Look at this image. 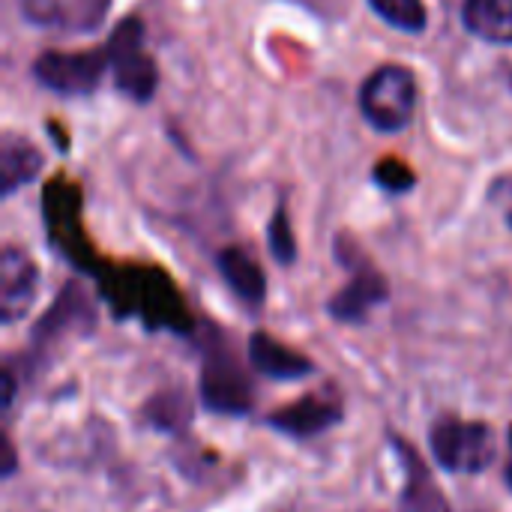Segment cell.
Instances as JSON below:
<instances>
[{
  "label": "cell",
  "instance_id": "cell-1",
  "mask_svg": "<svg viewBox=\"0 0 512 512\" xmlns=\"http://www.w3.org/2000/svg\"><path fill=\"white\" fill-rule=\"evenodd\" d=\"M102 294L117 315H138L150 327L189 330L186 306L174 282L159 270H114L102 276Z\"/></svg>",
  "mask_w": 512,
  "mask_h": 512
},
{
  "label": "cell",
  "instance_id": "cell-2",
  "mask_svg": "<svg viewBox=\"0 0 512 512\" xmlns=\"http://www.w3.org/2000/svg\"><path fill=\"white\" fill-rule=\"evenodd\" d=\"M360 111L378 132H405L417 111V78L402 63L378 66L360 87Z\"/></svg>",
  "mask_w": 512,
  "mask_h": 512
},
{
  "label": "cell",
  "instance_id": "cell-3",
  "mask_svg": "<svg viewBox=\"0 0 512 512\" xmlns=\"http://www.w3.org/2000/svg\"><path fill=\"white\" fill-rule=\"evenodd\" d=\"M432 456L444 471L483 474L498 456V441L486 423L441 420L432 429Z\"/></svg>",
  "mask_w": 512,
  "mask_h": 512
},
{
  "label": "cell",
  "instance_id": "cell-4",
  "mask_svg": "<svg viewBox=\"0 0 512 512\" xmlns=\"http://www.w3.org/2000/svg\"><path fill=\"white\" fill-rule=\"evenodd\" d=\"M108 57L114 69V84L135 102H150L159 87L156 60L144 51V24L138 18H126L108 39Z\"/></svg>",
  "mask_w": 512,
  "mask_h": 512
},
{
  "label": "cell",
  "instance_id": "cell-5",
  "mask_svg": "<svg viewBox=\"0 0 512 512\" xmlns=\"http://www.w3.org/2000/svg\"><path fill=\"white\" fill-rule=\"evenodd\" d=\"M111 57L108 48L90 51H45L33 63V75L42 87L60 96H90L102 75L108 72Z\"/></svg>",
  "mask_w": 512,
  "mask_h": 512
},
{
  "label": "cell",
  "instance_id": "cell-6",
  "mask_svg": "<svg viewBox=\"0 0 512 512\" xmlns=\"http://www.w3.org/2000/svg\"><path fill=\"white\" fill-rule=\"evenodd\" d=\"M42 210H45V228H48L51 243H54L72 264H78V267L96 273L90 246H87L84 231H81V195H78V189L69 186L66 180H54V183L45 189Z\"/></svg>",
  "mask_w": 512,
  "mask_h": 512
},
{
  "label": "cell",
  "instance_id": "cell-7",
  "mask_svg": "<svg viewBox=\"0 0 512 512\" xmlns=\"http://www.w3.org/2000/svg\"><path fill=\"white\" fill-rule=\"evenodd\" d=\"M201 399L210 411L240 417L252 411V381L228 351H210L201 372Z\"/></svg>",
  "mask_w": 512,
  "mask_h": 512
},
{
  "label": "cell",
  "instance_id": "cell-8",
  "mask_svg": "<svg viewBox=\"0 0 512 512\" xmlns=\"http://www.w3.org/2000/svg\"><path fill=\"white\" fill-rule=\"evenodd\" d=\"M21 15L42 30L93 33L111 12V0H21Z\"/></svg>",
  "mask_w": 512,
  "mask_h": 512
},
{
  "label": "cell",
  "instance_id": "cell-9",
  "mask_svg": "<svg viewBox=\"0 0 512 512\" xmlns=\"http://www.w3.org/2000/svg\"><path fill=\"white\" fill-rule=\"evenodd\" d=\"M36 288L39 270L33 258L18 246H6L0 255V321L15 324L24 318L36 300Z\"/></svg>",
  "mask_w": 512,
  "mask_h": 512
},
{
  "label": "cell",
  "instance_id": "cell-10",
  "mask_svg": "<svg viewBox=\"0 0 512 512\" xmlns=\"http://www.w3.org/2000/svg\"><path fill=\"white\" fill-rule=\"evenodd\" d=\"M390 297L387 279L375 270H360L327 306V312L342 321V324H357L363 321L375 306H381Z\"/></svg>",
  "mask_w": 512,
  "mask_h": 512
},
{
  "label": "cell",
  "instance_id": "cell-11",
  "mask_svg": "<svg viewBox=\"0 0 512 512\" xmlns=\"http://www.w3.org/2000/svg\"><path fill=\"white\" fill-rule=\"evenodd\" d=\"M249 363L255 372H261L264 378H273V381H300V378L312 375V369H315L309 357H303L294 348H285L282 342H276L267 333H252Z\"/></svg>",
  "mask_w": 512,
  "mask_h": 512
},
{
  "label": "cell",
  "instance_id": "cell-12",
  "mask_svg": "<svg viewBox=\"0 0 512 512\" xmlns=\"http://www.w3.org/2000/svg\"><path fill=\"white\" fill-rule=\"evenodd\" d=\"M339 417H342V411L336 402L321 399V396H306V399L276 411L270 417V426L285 435H294V438H312V435H321L330 426H336Z\"/></svg>",
  "mask_w": 512,
  "mask_h": 512
},
{
  "label": "cell",
  "instance_id": "cell-13",
  "mask_svg": "<svg viewBox=\"0 0 512 512\" xmlns=\"http://www.w3.org/2000/svg\"><path fill=\"white\" fill-rule=\"evenodd\" d=\"M216 267L222 273V279L228 282V288L249 306H261L267 297V279L264 270L258 267V261L240 249V246H228L216 255Z\"/></svg>",
  "mask_w": 512,
  "mask_h": 512
},
{
  "label": "cell",
  "instance_id": "cell-14",
  "mask_svg": "<svg viewBox=\"0 0 512 512\" xmlns=\"http://www.w3.org/2000/svg\"><path fill=\"white\" fill-rule=\"evenodd\" d=\"M42 153L18 135H3L0 141V195L12 198L21 186L33 183L42 171Z\"/></svg>",
  "mask_w": 512,
  "mask_h": 512
},
{
  "label": "cell",
  "instance_id": "cell-15",
  "mask_svg": "<svg viewBox=\"0 0 512 512\" xmlns=\"http://www.w3.org/2000/svg\"><path fill=\"white\" fill-rule=\"evenodd\" d=\"M462 24L489 45H512V0H465Z\"/></svg>",
  "mask_w": 512,
  "mask_h": 512
},
{
  "label": "cell",
  "instance_id": "cell-16",
  "mask_svg": "<svg viewBox=\"0 0 512 512\" xmlns=\"http://www.w3.org/2000/svg\"><path fill=\"white\" fill-rule=\"evenodd\" d=\"M396 450L405 462L408 471V483H405V495H402V510L405 512H450L444 492L438 489V483L432 480L429 468L423 465V459L405 444L396 441Z\"/></svg>",
  "mask_w": 512,
  "mask_h": 512
},
{
  "label": "cell",
  "instance_id": "cell-17",
  "mask_svg": "<svg viewBox=\"0 0 512 512\" xmlns=\"http://www.w3.org/2000/svg\"><path fill=\"white\" fill-rule=\"evenodd\" d=\"M78 324L90 330V324H93V306H90V297L81 291V285L69 282L60 291V297L54 300L51 312L39 321L36 339H54V336H60L66 330H75Z\"/></svg>",
  "mask_w": 512,
  "mask_h": 512
},
{
  "label": "cell",
  "instance_id": "cell-18",
  "mask_svg": "<svg viewBox=\"0 0 512 512\" xmlns=\"http://www.w3.org/2000/svg\"><path fill=\"white\" fill-rule=\"evenodd\" d=\"M369 6L381 21L405 33H423L429 24V12L423 0H369Z\"/></svg>",
  "mask_w": 512,
  "mask_h": 512
},
{
  "label": "cell",
  "instance_id": "cell-19",
  "mask_svg": "<svg viewBox=\"0 0 512 512\" xmlns=\"http://www.w3.org/2000/svg\"><path fill=\"white\" fill-rule=\"evenodd\" d=\"M267 243H270V255L288 267L297 261V240H294V228H291V219H288V210L285 207H276L270 225H267Z\"/></svg>",
  "mask_w": 512,
  "mask_h": 512
},
{
  "label": "cell",
  "instance_id": "cell-20",
  "mask_svg": "<svg viewBox=\"0 0 512 512\" xmlns=\"http://www.w3.org/2000/svg\"><path fill=\"white\" fill-rule=\"evenodd\" d=\"M147 414L159 429H177L189 420V405L180 393H162L150 402Z\"/></svg>",
  "mask_w": 512,
  "mask_h": 512
},
{
  "label": "cell",
  "instance_id": "cell-21",
  "mask_svg": "<svg viewBox=\"0 0 512 512\" xmlns=\"http://www.w3.org/2000/svg\"><path fill=\"white\" fill-rule=\"evenodd\" d=\"M372 180H375L384 192H393V195H402V192L414 189V183H417L414 171H411L405 162H399V159H384V162H378Z\"/></svg>",
  "mask_w": 512,
  "mask_h": 512
},
{
  "label": "cell",
  "instance_id": "cell-22",
  "mask_svg": "<svg viewBox=\"0 0 512 512\" xmlns=\"http://www.w3.org/2000/svg\"><path fill=\"white\" fill-rule=\"evenodd\" d=\"M489 201L504 213V219L512 225V174L507 177H498L489 189Z\"/></svg>",
  "mask_w": 512,
  "mask_h": 512
},
{
  "label": "cell",
  "instance_id": "cell-23",
  "mask_svg": "<svg viewBox=\"0 0 512 512\" xmlns=\"http://www.w3.org/2000/svg\"><path fill=\"white\" fill-rule=\"evenodd\" d=\"M12 399H15V375L3 369V411L12 405Z\"/></svg>",
  "mask_w": 512,
  "mask_h": 512
},
{
  "label": "cell",
  "instance_id": "cell-24",
  "mask_svg": "<svg viewBox=\"0 0 512 512\" xmlns=\"http://www.w3.org/2000/svg\"><path fill=\"white\" fill-rule=\"evenodd\" d=\"M3 450H6V462H3V477H12L15 474V450L9 441H3Z\"/></svg>",
  "mask_w": 512,
  "mask_h": 512
},
{
  "label": "cell",
  "instance_id": "cell-25",
  "mask_svg": "<svg viewBox=\"0 0 512 512\" xmlns=\"http://www.w3.org/2000/svg\"><path fill=\"white\" fill-rule=\"evenodd\" d=\"M507 486L512 489V462H510V468H507Z\"/></svg>",
  "mask_w": 512,
  "mask_h": 512
},
{
  "label": "cell",
  "instance_id": "cell-26",
  "mask_svg": "<svg viewBox=\"0 0 512 512\" xmlns=\"http://www.w3.org/2000/svg\"><path fill=\"white\" fill-rule=\"evenodd\" d=\"M510 444H512V426H510Z\"/></svg>",
  "mask_w": 512,
  "mask_h": 512
}]
</instances>
